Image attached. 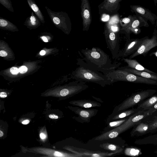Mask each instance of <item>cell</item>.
I'll return each instance as SVG.
<instances>
[{
  "label": "cell",
  "instance_id": "obj_1",
  "mask_svg": "<svg viewBox=\"0 0 157 157\" xmlns=\"http://www.w3.org/2000/svg\"><path fill=\"white\" fill-rule=\"evenodd\" d=\"M78 53L89 67L104 74L118 68L121 64L112 63L109 56L99 48L81 49Z\"/></svg>",
  "mask_w": 157,
  "mask_h": 157
},
{
  "label": "cell",
  "instance_id": "obj_2",
  "mask_svg": "<svg viewBox=\"0 0 157 157\" xmlns=\"http://www.w3.org/2000/svg\"><path fill=\"white\" fill-rule=\"evenodd\" d=\"M77 64L78 67L72 75L76 80L95 83L103 87L113 84L105 75L90 68L82 58L77 59Z\"/></svg>",
  "mask_w": 157,
  "mask_h": 157
},
{
  "label": "cell",
  "instance_id": "obj_3",
  "mask_svg": "<svg viewBox=\"0 0 157 157\" xmlns=\"http://www.w3.org/2000/svg\"><path fill=\"white\" fill-rule=\"evenodd\" d=\"M147 116L143 111L138 112L129 117L127 120L119 126L105 132L95 137L94 140L102 141L114 138L141 122Z\"/></svg>",
  "mask_w": 157,
  "mask_h": 157
},
{
  "label": "cell",
  "instance_id": "obj_4",
  "mask_svg": "<svg viewBox=\"0 0 157 157\" xmlns=\"http://www.w3.org/2000/svg\"><path fill=\"white\" fill-rule=\"evenodd\" d=\"M156 92L154 89H147L142 90L132 94L124 100L122 103L116 106L114 108L112 113L108 118L124 110L132 108L137 105L147 98L154 94Z\"/></svg>",
  "mask_w": 157,
  "mask_h": 157
},
{
  "label": "cell",
  "instance_id": "obj_5",
  "mask_svg": "<svg viewBox=\"0 0 157 157\" xmlns=\"http://www.w3.org/2000/svg\"><path fill=\"white\" fill-rule=\"evenodd\" d=\"M105 75L111 80L112 83L122 81L157 86V81L137 76L123 70L116 69L107 72Z\"/></svg>",
  "mask_w": 157,
  "mask_h": 157
},
{
  "label": "cell",
  "instance_id": "obj_6",
  "mask_svg": "<svg viewBox=\"0 0 157 157\" xmlns=\"http://www.w3.org/2000/svg\"><path fill=\"white\" fill-rule=\"evenodd\" d=\"M45 8L51 21L56 26L61 27L66 30H71V23L68 14L64 12H55L47 6Z\"/></svg>",
  "mask_w": 157,
  "mask_h": 157
},
{
  "label": "cell",
  "instance_id": "obj_7",
  "mask_svg": "<svg viewBox=\"0 0 157 157\" xmlns=\"http://www.w3.org/2000/svg\"><path fill=\"white\" fill-rule=\"evenodd\" d=\"M117 33L112 31L105 24L104 34L106 42L114 58H118L119 54V40Z\"/></svg>",
  "mask_w": 157,
  "mask_h": 157
},
{
  "label": "cell",
  "instance_id": "obj_8",
  "mask_svg": "<svg viewBox=\"0 0 157 157\" xmlns=\"http://www.w3.org/2000/svg\"><path fill=\"white\" fill-rule=\"evenodd\" d=\"M157 46V31L154 29L152 37L149 38L148 36L145 37L142 44L137 51L131 55L129 59H132L140 55H145L151 49Z\"/></svg>",
  "mask_w": 157,
  "mask_h": 157
},
{
  "label": "cell",
  "instance_id": "obj_9",
  "mask_svg": "<svg viewBox=\"0 0 157 157\" xmlns=\"http://www.w3.org/2000/svg\"><path fill=\"white\" fill-rule=\"evenodd\" d=\"M71 109L75 114L78 115L73 118L77 122L81 123H89L91 118L95 116L98 113V110L95 109H88L78 106L71 107Z\"/></svg>",
  "mask_w": 157,
  "mask_h": 157
},
{
  "label": "cell",
  "instance_id": "obj_10",
  "mask_svg": "<svg viewBox=\"0 0 157 157\" xmlns=\"http://www.w3.org/2000/svg\"><path fill=\"white\" fill-rule=\"evenodd\" d=\"M67 149L80 157H106L113 156L119 153L117 152H103L93 151L73 146L67 147Z\"/></svg>",
  "mask_w": 157,
  "mask_h": 157
},
{
  "label": "cell",
  "instance_id": "obj_11",
  "mask_svg": "<svg viewBox=\"0 0 157 157\" xmlns=\"http://www.w3.org/2000/svg\"><path fill=\"white\" fill-rule=\"evenodd\" d=\"M81 9L82 30L83 31H88L92 21L90 7L88 0H81Z\"/></svg>",
  "mask_w": 157,
  "mask_h": 157
},
{
  "label": "cell",
  "instance_id": "obj_12",
  "mask_svg": "<svg viewBox=\"0 0 157 157\" xmlns=\"http://www.w3.org/2000/svg\"><path fill=\"white\" fill-rule=\"evenodd\" d=\"M122 0H104L99 5V13L112 14L117 12L120 7V2Z\"/></svg>",
  "mask_w": 157,
  "mask_h": 157
},
{
  "label": "cell",
  "instance_id": "obj_13",
  "mask_svg": "<svg viewBox=\"0 0 157 157\" xmlns=\"http://www.w3.org/2000/svg\"><path fill=\"white\" fill-rule=\"evenodd\" d=\"M131 11L135 13L136 15L140 16L148 20L154 25L157 20V16L148 9L139 5L130 6Z\"/></svg>",
  "mask_w": 157,
  "mask_h": 157
},
{
  "label": "cell",
  "instance_id": "obj_14",
  "mask_svg": "<svg viewBox=\"0 0 157 157\" xmlns=\"http://www.w3.org/2000/svg\"><path fill=\"white\" fill-rule=\"evenodd\" d=\"M145 38V37L141 39H133L129 40L122 52L119 54V57L123 58L135 53L139 48Z\"/></svg>",
  "mask_w": 157,
  "mask_h": 157
},
{
  "label": "cell",
  "instance_id": "obj_15",
  "mask_svg": "<svg viewBox=\"0 0 157 157\" xmlns=\"http://www.w3.org/2000/svg\"><path fill=\"white\" fill-rule=\"evenodd\" d=\"M149 128V122L144 119L133 127L130 132V136H139L148 133Z\"/></svg>",
  "mask_w": 157,
  "mask_h": 157
},
{
  "label": "cell",
  "instance_id": "obj_16",
  "mask_svg": "<svg viewBox=\"0 0 157 157\" xmlns=\"http://www.w3.org/2000/svg\"><path fill=\"white\" fill-rule=\"evenodd\" d=\"M147 21L145 18L139 16L134 15V17L131 23L127 27L122 30L125 31L127 33H130L132 29L144 26L148 27L149 25Z\"/></svg>",
  "mask_w": 157,
  "mask_h": 157
},
{
  "label": "cell",
  "instance_id": "obj_17",
  "mask_svg": "<svg viewBox=\"0 0 157 157\" xmlns=\"http://www.w3.org/2000/svg\"><path fill=\"white\" fill-rule=\"evenodd\" d=\"M117 69L123 70L130 73L144 78L157 81V74L138 71L127 66L121 67L118 68Z\"/></svg>",
  "mask_w": 157,
  "mask_h": 157
},
{
  "label": "cell",
  "instance_id": "obj_18",
  "mask_svg": "<svg viewBox=\"0 0 157 157\" xmlns=\"http://www.w3.org/2000/svg\"><path fill=\"white\" fill-rule=\"evenodd\" d=\"M70 103L74 105L85 109L100 107L101 106V104L100 102L90 100H74L71 101Z\"/></svg>",
  "mask_w": 157,
  "mask_h": 157
},
{
  "label": "cell",
  "instance_id": "obj_19",
  "mask_svg": "<svg viewBox=\"0 0 157 157\" xmlns=\"http://www.w3.org/2000/svg\"><path fill=\"white\" fill-rule=\"evenodd\" d=\"M143 110V109L140 108H132L117 113L111 117L108 118L107 121H113L128 117Z\"/></svg>",
  "mask_w": 157,
  "mask_h": 157
},
{
  "label": "cell",
  "instance_id": "obj_20",
  "mask_svg": "<svg viewBox=\"0 0 157 157\" xmlns=\"http://www.w3.org/2000/svg\"><path fill=\"white\" fill-rule=\"evenodd\" d=\"M122 59L128 65L126 66L129 67L138 71H146L151 73L157 74L156 73L144 67L136 59H132L125 58H123Z\"/></svg>",
  "mask_w": 157,
  "mask_h": 157
},
{
  "label": "cell",
  "instance_id": "obj_21",
  "mask_svg": "<svg viewBox=\"0 0 157 157\" xmlns=\"http://www.w3.org/2000/svg\"><path fill=\"white\" fill-rule=\"evenodd\" d=\"M157 102V95H153L137 105L144 110H148Z\"/></svg>",
  "mask_w": 157,
  "mask_h": 157
},
{
  "label": "cell",
  "instance_id": "obj_22",
  "mask_svg": "<svg viewBox=\"0 0 157 157\" xmlns=\"http://www.w3.org/2000/svg\"><path fill=\"white\" fill-rule=\"evenodd\" d=\"M134 143L138 145L152 144L157 145V134L148 136L136 140ZM157 156V150L154 152Z\"/></svg>",
  "mask_w": 157,
  "mask_h": 157
},
{
  "label": "cell",
  "instance_id": "obj_23",
  "mask_svg": "<svg viewBox=\"0 0 157 157\" xmlns=\"http://www.w3.org/2000/svg\"><path fill=\"white\" fill-rule=\"evenodd\" d=\"M27 1L29 7L33 11L42 23H44L45 21L44 16L34 1V0H27Z\"/></svg>",
  "mask_w": 157,
  "mask_h": 157
},
{
  "label": "cell",
  "instance_id": "obj_24",
  "mask_svg": "<svg viewBox=\"0 0 157 157\" xmlns=\"http://www.w3.org/2000/svg\"><path fill=\"white\" fill-rule=\"evenodd\" d=\"M99 147L105 150L113 152H117L119 153H121L123 151V148L120 146L109 143L101 144Z\"/></svg>",
  "mask_w": 157,
  "mask_h": 157
},
{
  "label": "cell",
  "instance_id": "obj_25",
  "mask_svg": "<svg viewBox=\"0 0 157 157\" xmlns=\"http://www.w3.org/2000/svg\"><path fill=\"white\" fill-rule=\"evenodd\" d=\"M40 21L34 14L33 12H32L30 16L26 19L25 23L27 25L35 27L40 24Z\"/></svg>",
  "mask_w": 157,
  "mask_h": 157
},
{
  "label": "cell",
  "instance_id": "obj_26",
  "mask_svg": "<svg viewBox=\"0 0 157 157\" xmlns=\"http://www.w3.org/2000/svg\"><path fill=\"white\" fill-rule=\"evenodd\" d=\"M128 117L119 119V120H115L109 123L108 125L106 128V130H108L107 131H108L109 130L110 128H112L113 129L119 126L126 121Z\"/></svg>",
  "mask_w": 157,
  "mask_h": 157
},
{
  "label": "cell",
  "instance_id": "obj_27",
  "mask_svg": "<svg viewBox=\"0 0 157 157\" xmlns=\"http://www.w3.org/2000/svg\"><path fill=\"white\" fill-rule=\"evenodd\" d=\"M134 17V15L133 16L129 15L128 17L121 19L120 21V24L122 27L121 29L128 26L132 22Z\"/></svg>",
  "mask_w": 157,
  "mask_h": 157
},
{
  "label": "cell",
  "instance_id": "obj_28",
  "mask_svg": "<svg viewBox=\"0 0 157 157\" xmlns=\"http://www.w3.org/2000/svg\"><path fill=\"white\" fill-rule=\"evenodd\" d=\"M148 110L150 115L145 118L144 120L149 122L153 117L157 116V102Z\"/></svg>",
  "mask_w": 157,
  "mask_h": 157
},
{
  "label": "cell",
  "instance_id": "obj_29",
  "mask_svg": "<svg viewBox=\"0 0 157 157\" xmlns=\"http://www.w3.org/2000/svg\"><path fill=\"white\" fill-rule=\"evenodd\" d=\"M140 150L136 148H127L124 151V153L125 155L129 156H138L140 154Z\"/></svg>",
  "mask_w": 157,
  "mask_h": 157
},
{
  "label": "cell",
  "instance_id": "obj_30",
  "mask_svg": "<svg viewBox=\"0 0 157 157\" xmlns=\"http://www.w3.org/2000/svg\"><path fill=\"white\" fill-rule=\"evenodd\" d=\"M149 122L150 128L148 133L157 131V116L153 117Z\"/></svg>",
  "mask_w": 157,
  "mask_h": 157
},
{
  "label": "cell",
  "instance_id": "obj_31",
  "mask_svg": "<svg viewBox=\"0 0 157 157\" xmlns=\"http://www.w3.org/2000/svg\"><path fill=\"white\" fill-rule=\"evenodd\" d=\"M0 26L2 28L9 27L10 29H15V25L8 20L2 18H0Z\"/></svg>",
  "mask_w": 157,
  "mask_h": 157
},
{
  "label": "cell",
  "instance_id": "obj_32",
  "mask_svg": "<svg viewBox=\"0 0 157 157\" xmlns=\"http://www.w3.org/2000/svg\"><path fill=\"white\" fill-rule=\"evenodd\" d=\"M0 3L11 12H14V10L10 0H0Z\"/></svg>",
  "mask_w": 157,
  "mask_h": 157
},
{
  "label": "cell",
  "instance_id": "obj_33",
  "mask_svg": "<svg viewBox=\"0 0 157 157\" xmlns=\"http://www.w3.org/2000/svg\"><path fill=\"white\" fill-rule=\"evenodd\" d=\"M10 72L13 75H17L19 72V69L16 67H12L10 70Z\"/></svg>",
  "mask_w": 157,
  "mask_h": 157
},
{
  "label": "cell",
  "instance_id": "obj_34",
  "mask_svg": "<svg viewBox=\"0 0 157 157\" xmlns=\"http://www.w3.org/2000/svg\"><path fill=\"white\" fill-rule=\"evenodd\" d=\"M27 70V68L25 66H22L19 68V72L21 74L25 73Z\"/></svg>",
  "mask_w": 157,
  "mask_h": 157
},
{
  "label": "cell",
  "instance_id": "obj_35",
  "mask_svg": "<svg viewBox=\"0 0 157 157\" xmlns=\"http://www.w3.org/2000/svg\"><path fill=\"white\" fill-rule=\"evenodd\" d=\"M48 117L49 118L53 119H56L59 118L58 116L54 114H51L49 115H48Z\"/></svg>",
  "mask_w": 157,
  "mask_h": 157
},
{
  "label": "cell",
  "instance_id": "obj_36",
  "mask_svg": "<svg viewBox=\"0 0 157 157\" xmlns=\"http://www.w3.org/2000/svg\"><path fill=\"white\" fill-rule=\"evenodd\" d=\"M7 55V52L5 51L1 50L0 51V56L2 57H5Z\"/></svg>",
  "mask_w": 157,
  "mask_h": 157
},
{
  "label": "cell",
  "instance_id": "obj_37",
  "mask_svg": "<svg viewBox=\"0 0 157 157\" xmlns=\"http://www.w3.org/2000/svg\"><path fill=\"white\" fill-rule=\"evenodd\" d=\"M0 96L1 98H5L7 96V94L5 92H2L0 93Z\"/></svg>",
  "mask_w": 157,
  "mask_h": 157
},
{
  "label": "cell",
  "instance_id": "obj_38",
  "mask_svg": "<svg viewBox=\"0 0 157 157\" xmlns=\"http://www.w3.org/2000/svg\"><path fill=\"white\" fill-rule=\"evenodd\" d=\"M40 136L41 139L43 140L45 139L46 137L45 135L42 132H41L40 134Z\"/></svg>",
  "mask_w": 157,
  "mask_h": 157
},
{
  "label": "cell",
  "instance_id": "obj_39",
  "mask_svg": "<svg viewBox=\"0 0 157 157\" xmlns=\"http://www.w3.org/2000/svg\"><path fill=\"white\" fill-rule=\"evenodd\" d=\"M29 123V121L28 120H24L22 122V124H27Z\"/></svg>",
  "mask_w": 157,
  "mask_h": 157
},
{
  "label": "cell",
  "instance_id": "obj_40",
  "mask_svg": "<svg viewBox=\"0 0 157 157\" xmlns=\"http://www.w3.org/2000/svg\"><path fill=\"white\" fill-rule=\"evenodd\" d=\"M41 38L43 39V40L46 42H48V40L46 37L44 36H43L41 37Z\"/></svg>",
  "mask_w": 157,
  "mask_h": 157
},
{
  "label": "cell",
  "instance_id": "obj_41",
  "mask_svg": "<svg viewBox=\"0 0 157 157\" xmlns=\"http://www.w3.org/2000/svg\"><path fill=\"white\" fill-rule=\"evenodd\" d=\"M153 55H154L157 57V50L156 52H152L150 54V56H151Z\"/></svg>",
  "mask_w": 157,
  "mask_h": 157
},
{
  "label": "cell",
  "instance_id": "obj_42",
  "mask_svg": "<svg viewBox=\"0 0 157 157\" xmlns=\"http://www.w3.org/2000/svg\"><path fill=\"white\" fill-rule=\"evenodd\" d=\"M46 53L45 51L44 50H41L40 53V55L43 56Z\"/></svg>",
  "mask_w": 157,
  "mask_h": 157
},
{
  "label": "cell",
  "instance_id": "obj_43",
  "mask_svg": "<svg viewBox=\"0 0 157 157\" xmlns=\"http://www.w3.org/2000/svg\"><path fill=\"white\" fill-rule=\"evenodd\" d=\"M3 132L2 131L0 130V137H2L3 136Z\"/></svg>",
  "mask_w": 157,
  "mask_h": 157
},
{
  "label": "cell",
  "instance_id": "obj_44",
  "mask_svg": "<svg viewBox=\"0 0 157 157\" xmlns=\"http://www.w3.org/2000/svg\"><path fill=\"white\" fill-rule=\"evenodd\" d=\"M154 2V4L155 5V6H156V4H157V0H153Z\"/></svg>",
  "mask_w": 157,
  "mask_h": 157
}]
</instances>
